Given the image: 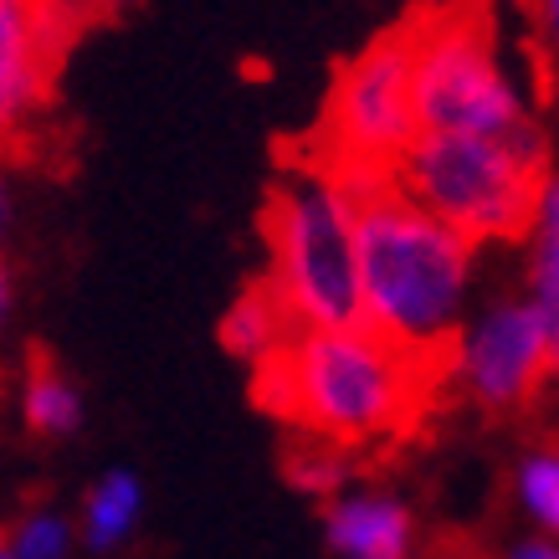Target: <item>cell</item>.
<instances>
[{
    "label": "cell",
    "mask_w": 559,
    "mask_h": 559,
    "mask_svg": "<svg viewBox=\"0 0 559 559\" xmlns=\"http://www.w3.org/2000/svg\"><path fill=\"white\" fill-rule=\"evenodd\" d=\"M437 370V359L411 355L380 329L359 323L329 334H293L283 355L257 365L252 395L262 411L349 452L406 431L421 416Z\"/></svg>",
    "instance_id": "1"
},
{
    "label": "cell",
    "mask_w": 559,
    "mask_h": 559,
    "mask_svg": "<svg viewBox=\"0 0 559 559\" xmlns=\"http://www.w3.org/2000/svg\"><path fill=\"white\" fill-rule=\"evenodd\" d=\"M477 283V241L411 201L406 190H380L359 211V288L365 323L421 359L447 355L462 334Z\"/></svg>",
    "instance_id": "2"
},
{
    "label": "cell",
    "mask_w": 559,
    "mask_h": 559,
    "mask_svg": "<svg viewBox=\"0 0 559 559\" xmlns=\"http://www.w3.org/2000/svg\"><path fill=\"white\" fill-rule=\"evenodd\" d=\"M359 211L334 165H298L267 201V288L288 308L298 334L359 329Z\"/></svg>",
    "instance_id": "3"
},
{
    "label": "cell",
    "mask_w": 559,
    "mask_h": 559,
    "mask_svg": "<svg viewBox=\"0 0 559 559\" xmlns=\"http://www.w3.org/2000/svg\"><path fill=\"white\" fill-rule=\"evenodd\" d=\"M549 139L528 129L519 139L421 134L395 165V190L447 221L467 241H519L534 226L539 186L549 175Z\"/></svg>",
    "instance_id": "4"
},
{
    "label": "cell",
    "mask_w": 559,
    "mask_h": 559,
    "mask_svg": "<svg viewBox=\"0 0 559 559\" xmlns=\"http://www.w3.org/2000/svg\"><path fill=\"white\" fill-rule=\"evenodd\" d=\"M411 68L421 134L519 139L539 129L524 78L503 62L492 26L467 5L431 11L411 26Z\"/></svg>",
    "instance_id": "5"
},
{
    "label": "cell",
    "mask_w": 559,
    "mask_h": 559,
    "mask_svg": "<svg viewBox=\"0 0 559 559\" xmlns=\"http://www.w3.org/2000/svg\"><path fill=\"white\" fill-rule=\"evenodd\" d=\"M421 139L416 119V68H411V32H390L349 57L334 78L329 114H323V165L334 170L390 175Z\"/></svg>",
    "instance_id": "6"
},
{
    "label": "cell",
    "mask_w": 559,
    "mask_h": 559,
    "mask_svg": "<svg viewBox=\"0 0 559 559\" xmlns=\"http://www.w3.org/2000/svg\"><path fill=\"white\" fill-rule=\"evenodd\" d=\"M441 374L483 411H513L555 374V319L534 298H492L447 344Z\"/></svg>",
    "instance_id": "7"
},
{
    "label": "cell",
    "mask_w": 559,
    "mask_h": 559,
    "mask_svg": "<svg viewBox=\"0 0 559 559\" xmlns=\"http://www.w3.org/2000/svg\"><path fill=\"white\" fill-rule=\"evenodd\" d=\"M323 534L340 559H411V509L390 492L349 488L344 498L323 503Z\"/></svg>",
    "instance_id": "8"
},
{
    "label": "cell",
    "mask_w": 559,
    "mask_h": 559,
    "mask_svg": "<svg viewBox=\"0 0 559 559\" xmlns=\"http://www.w3.org/2000/svg\"><path fill=\"white\" fill-rule=\"evenodd\" d=\"M47 11L41 0H0V119H26L47 93Z\"/></svg>",
    "instance_id": "9"
},
{
    "label": "cell",
    "mask_w": 559,
    "mask_h": 559,
    "mask_svg": "<svg viewBox=\"0 0 559 559\" xmlns=\"http://www.w3.org/2000/svg\"><path fill=\"white\" fill-rule=\"evenodd\" d=\"M293 319H288V308L277 304V293L267 288V283H257V288L237 293L231 298V308L221 313V329H216V340L226 344V355H237L247 359V365H267V359H277L283 349L293 344Z\"/></svg>",
    "instance_id": "10"
},
{
    "label": "cell",
    "mask_w": 559,
    "mask_h": 559,
    "mask_svg": "<svg viewBox=\"0 0 559 559\" xmlns=\"http://www.w3.org/2000/svg\"><path fill=\"white\" fill-rule=\"evenodd\" d=\"M144 513V488L134 473H103L83 503V539L87 549H119L134 534Z\"/></svg>",
    "instance_id": "11"
},
{
    "label": "cell",
    "mask_w": 559,
    "mask_h": 559,
    "mask_svg": "<svg viewBox=\"0 0 559 559\" xmlns=\"http://www.w3.org/2000/svg\"><path fill=\"white\" fill-rule=\"evenodd\" d=\"M528 298L555 319L559 329V175L549 170L539 186V211L528 226Z\"/></svg>",
    "instance_id": "12"
},
{
    "label": "cell",
    "mask_w": 559,
    "mask_h": 559,
    "mask_svg": "<svg viewBox=\"0 0 559 559\" xmlns=\"http://www.w3.org/2000/svg\"><path fill=\"white\" fill-rule=\"evenodd\" d=\"M21 421L36 437H72L83 426V395L57 365H32L21 380Z\"/></svg>",
    "instance_id": "13"
},
{
    "label": "cell",
    "mask_w": 559,
    "mask_h": 559,
    "mask_svg": "<svg viewBox=\"0 0 559 559\" xmlns=\"http://www.w3.org/2000/svg\"><path fill=\"white\" fill-rule=\"evenodd\" d=\"M513 492H519V503L534 524L559 539V447H534L524 452L519 462V473H513Z\"/></svg>",
    "instance_id": "14"
},
{
    "label": "cell",
    "mask_w": 559,
    "mask_h": 559,
    "mask_svg": "<svg viewBox=\"0 0 559 559\" xmlns=\"http://www.w3.org/2000/svg\"><path fill=\"white\" fill-rule=\"evenodd\" d=\"M288 483L298 492H308V498H344V483H349V452L344 447H334V441H319L308 437L304 447H293L288 452Z\"/></svg>",
    "instance_id": "15"
},
{
    "label": "cell",
    "mask_w": 559,
    "mask_h": 559,
    "mask_svg": "<svg viewBox=\"0 0 559 559\" xmlns=\"http://www.w3.org/2000/svg\"><path fill=\"white\" fill-rule=\"evenodd\" d=\"M68 544H72L68 519L51 509H36V513H26L16 524V534H11V555L16 559H62Z\"/></svg>",
    "instance_id": "16"
},
{
    "label": "cell",
    "mask_w": 559,
    "mask_h": 559,
    "mask_svg": "<svg viewBox=\"0 0 559 559\" xmlns=\"http://www.w3.org/2000/svg\"><path fill=\"white\" fill-rule=\"evenodd\" d=\"M528 11H534V32H539L549 62L559 68V0H528Z\"/></svg>",
    "instance_id": "17"
},
{
    "label": "cell",
    "mask_w": 559,
    "mask_h": 559,
    "mask_svg": "<svg viewBox=\"0 0 559 559\" xmlns=\"http://www.w3.org/2000/svg\"><path fill=\"white\" fill-rule=\"evenodd\" d=\"M509 559H559V544H549V539H528V544H519Z\"/></svg>",
    "instance_id": "18"
},
{
    "label": "cell",
    "mask_w": 559,
    "mask_h": 559,
    "mask_svg": "<svg viewBox=\"0 0 559 559\" xmlns=\"http://www.w3.org/2000/svg\"><path fill=\"white\" fill-rule=\"evenodd\" d=\"M426 559H477V555H467V549H437V555H426Z\"/></svg>",
    "instance_id": "19"
},
{
    "label": "cell",
    "mask_w": 559,
    "mask_h": 559,
    "mask_svg": "<svg viewBox=\"0 0 559 559\" xmlns=\"http://www.w3.org/2000/svg\"><path fill=\"white\" fill-rule=\"evenodd\" d=\"M555 374H559V329H555Z\"/></svg>",
    "instance_id": "20"
},
{
    "label": "cell",
    "mask_w": 559,
    "mask_h": 559,
    "mask_svg": "<svg viewBox=\"0 0 559 559\" xmlns=\"http://www.w3.org/2000/svg\"><path fill=\"white\" fill-rule=\"evenodd\" d=\"M0 559H16V555H11V549H5V555H0Z\"/></svg>",
    "instance_id": "21"
}]
</instances>
